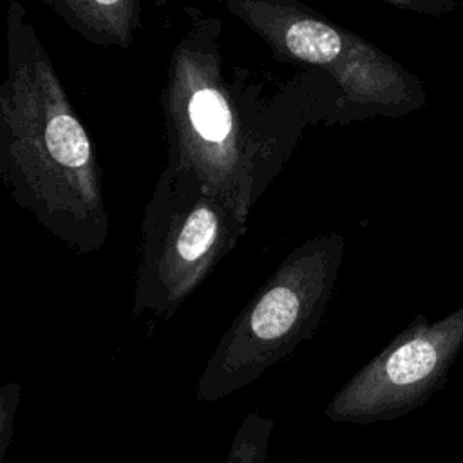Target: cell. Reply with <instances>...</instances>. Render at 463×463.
<instances>
[{"instance_id":"obj_1","label":"cell","mask_w":463,"mask_h":463,"mask_svg":"<svg viewBox=\"0 0 463 463\" xmlns=\"http://www.w3.org/2000/svg\"><path fill=\"white\" fill-rule=\"evenodd\" d=\"M221 36V20L194 9L170 51L159 94L166 165L194 174L210 195L248 221L304 132L333 125L336 96L307 71L262 80L248 67L228 65Z\"/></svg>"},{"instance_id":"obj_2","label":"cell","mask_w":463,"mask_h":463,"mask_svg":"<svg viewBox=\"0 0 463 463\" xmlns=\"http://www.w3.org/2000/svg\"><path fill=\"white\" fill-rule=\"evenodd\" d=\"M0 175L11 199L80 255L109 237L103 174L92 139L20 0L5 7Z\"/></svg>"},{"instance_id":"obj_3","label":"cell","mask_w":463,"mask_h":463,"mask_svg":"<svg viewBox=\"0 0 463 463\" xmlns=\"http://www.w3.org/2000/svg\"><path fill=\"white\" fill-rule=\"evenodd\" d=\"M250 27L279 63L335 89L333 125L403 116L423 103L420 81L382 49L298 0H215Z\"/></svg>"},{"instance_id":"obj_4","label":"cell","mask_w":463,"mask_h":463,"mask_svg":"<svg viewBox=\"0 0 463 463\" xmlns=\"http://www.w3.org/2000/svg\"><path fill=\"white\" fill-rule=\"evenodd\" d=\"M344 255L340 232L291 250L222 333L197 380L195 398L215 402L241 391L311 338L333 298Z\"/></svg>"},{"instance_id":"obj_5","label":"cell","mask_w":463,"mask_h":463,"mask_svg":"<svg viewBox=\"0 0 463 463\" xmlns=\"http://www.w3.org/2000/svg\"><path fill=\"white\" fill-rule=\"evenodd\" d=\"M248 221L190 172L165 165L141 222L132 315L168 320L246 233Z\"/></svg>"},{"instance_id":"obj_6","label":"cell","mask_w":463,"mask_h":463,"mask_svg":"<svg viewBox=\"0 0 463 463\" xmlns=\"http://www.w3.org/2000/svg\"><path fill=\"white\" fill-rule=\"evenodd\" d=\"M461 351L463 304L438 320L416 315L336 391L326 416L360 425L402 418L445 385Z\"/></svg>"},{"instance_id":"obj_7","label":"cell","mask_w":463,"mask_h":463,"mask_svg":"<svg viewBox=\"0 0 463 463\" xmlns=\"http://www.w3.org/2000/svg\"><path fill=\"white\" fill-rule=\"evenodd\" d=\"M72 31L96 45L128 49L141 25L143 0H43Z\"/></svg>"},{"instance_id":"obj_8","label":"cell","mask_w":463,"mask_h":463,"mask_svg":"<svg viewBox=\"0 0 463 463\" xmlns=\"http://www.w3.org/2000/svg\"><path fill=\"white\" fill-rule=\"evenodd\" d=\"M273 427L271 418L257 411L248 412L232 439L224 463H266Z\"/></svg>"},{"instance_id":"obj_9","label":"cell","mask_w":463,"mask_h":463,"mask_svg":"<svg viewBox=\"0 0 463 463\" xmlns=\"http://www.w3.org/2000/svg\"><path fill=\"white\" fill-rule=\"evenodd\" d=\"M20 402V385L16 382L5 383L0 389V463L9 450L14 434V416Z\"/></svg>"},{"instance_id":"obj_10","label":"cell","mask_w":463,"mask_h":463,"mask_svg":"<svg viewBox=\"0 0 463 463\" xmlns=\"http://www.w3.org/2000/svg\"><path fill=\"white\" fill-rule=\"evenodd\" d=\"M383 2L402 9H414L421 13H434L438 7H441V0H383Z\"/></svg>"},{"instance_id":"obj_11","label":"cell","mask_w":463,"mask_h":463,"mask_svg":"<svg viewBox=\"0 0 463 463\" xmlns=\"http://www.w3.org/2000/svg\"><path fill=\"white\" fill-rule=\"evenodd\" d=\"M293 463H302V461H293Z\"/></svg>"}]
</instances>
